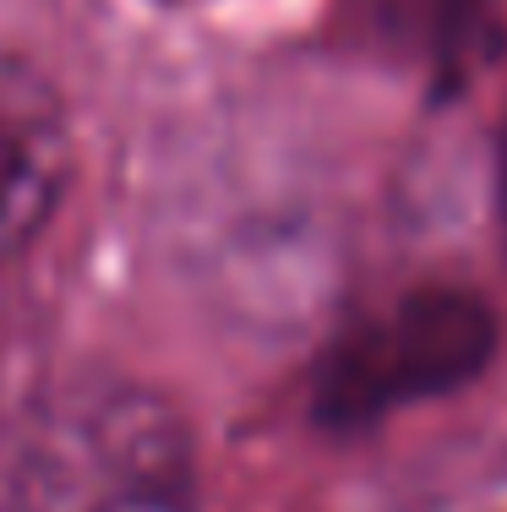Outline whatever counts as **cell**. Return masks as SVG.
<instances>
[{"label": "cell", "mask_w": 507, "mask_h": 512, "mask_svg": "<svg viewBox=\"0 0 507 512\" xmlns=\"http://www.w3.org/2000/svg\"><path fill=\"white\" fill-rule=\"evenodd\" d=\"M6 512H197V453L175 404L148 387L66 398L22 436Z\"/></svg>", "instance_id": "obj_1"}, {"label": "cell", "mask_w": 507, "mask_h": 512, "mask_svg": "<svg viewBox=\"0 0 507 512\" xmlns=\"http://www.w3.org/2000/svg\"><path fill=\"white\" fill-rule=\"evenodd\" d=\"M415 11L420 44L431 50L442 71H469L475 50L486 44V22H491V0H409Z\"/></svg>", "instance_id": "obj_4"}, {"label": "cell", "mask_w": 507, "mask_h": 512, "mask_svg": "<svg viewBox=\"0 0 507 512\" xmlns=\"http://www.w3.org/2000/svg\"><path fill=\"white\" fill-rule=\"evenodd\" d=\"M71 180L66 104L39 66L0 44V262L28 251Z\"/></svg>", "instance_id": "obj_3"}, {"label": "cell", "mask_w": 507, "mask_h": 512, "mask_svg": "<svg viewBox=\"0 0 507 512\" xmlns=\"http://www.w3.org/2000/svg\"><path fill=\"white\" fill-rule=\"evenodd\" d=\"M497 311L469 289H415L322 349L311 371V420L355 436L388 414L469 387L497 355Z\"/></svg>", "instance_id": "obj_2"}, {"label": "cell", "mask_w": 507, "mask_h": 512, "mask_svg": "<svg viewBox=\"0 0 507 512\" xmlns=\"http://www.w3.org/2000/svg\"><path fill=\"white\" fill-rule=\"evenodd\" d=\"M491 197H497V235H502V251H507V115H502V131H497V164H491Z\"/></svg>", "instance_id": "obj_5"}]
</instances>
